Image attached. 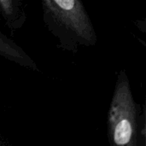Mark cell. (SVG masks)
I'll return each instance as SVG.
<instances>
[{
    "instance_id": "obj_1",
    "label": "cell",
    "mask_w": 146,
    "mask_h": 146,
    "mask_svg": "<svg viewBox=\"0 0 146 146\" xmlns=\"http://www.w3.org/2000/svg\"><path fill=\"white\" fill-rule=\"evenodd\" d=\"M44 24L58 48L73 54L97 44L98 35L83 0H39Z\"/></svg>"
},
{
    "instance_id": "obj_3",
    "label": "cell",
    "mask_w": 146,
    "mask_h": 146,
    "mask_svg": "<svg viewBox=\"0 0 146 146\" xmlns=\"http://www.w3.org/2000/svg\"><path fill=\"white\" fill-rule=\"evenodd\" d=\"M0 56L22 68L39 71L37 62L16 42L4 34L0 29Z\"/></svg>"
},
{
    "instance_id": "obj_4",
    "label": "cell",
    "mask_w": 146,
    "mask_h": 146,
    "mask_svg": "<svg viewBox=\"0 0 146 146\" xmlns=\"http://www.w3.org/2000/svg\"><path fill=\"white\" fill-rule=\"evenodd\" d=\"M0 17L12 33L20 31L27 22V12L22 0H0Z\"/></svg>"
},
{
    "instance_id": "obj_2",
    "label": "cell",
    "mask_w": 146,
    "mask_h": 146,
    "mask_svg": "<svg viewBox=\"0 0 146 146\" xmlns=\"http://www.w3.org/2000/svg\"><path fill=\"white\" fill-rule=\"evenodd\" d=\"M109 142L116 146L145 145V110L133 98L129 78L122 69L117 75L107 114Z\"/></svg>"
}]
</instances>
